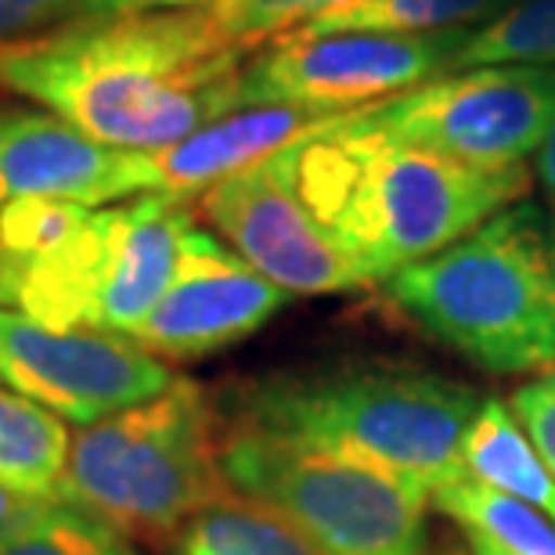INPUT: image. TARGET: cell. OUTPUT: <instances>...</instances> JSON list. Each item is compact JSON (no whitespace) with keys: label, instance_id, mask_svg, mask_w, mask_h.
I'll list each match as a JSON object with an SVG mask.
<instances>
[{"label":"cell","instance_id":"obj_1","mask_svg":"<svg viewBox=\"0 0 555 555\" xmlns=\"http://www.w3.org/2000/svg\"><path fill=\"white\" fill-rule=\"evenodd\" d=\"M253 51L220 37L206 8L65 22L4 43L0 87L33 98L105 149L155 155L238 108Z\"/></svg>","mask_w":555,"mask_h":555},{"label":"cell","instance_id":"obj_2","mask_svg":"<svg viewBox=\"0 0 555 555\" xmlns=\"http://www.w3.org/2000/svg\"><path fill=\"white\" fill-rule=\"evenodd\" d=\"M369 108L282 152L299 198L364 285L390 282L527 195L524 166L494 170L404 144L375 130Z\"/></svg>","mask_w":555,"mask_h":555},{"label":"cell","instance_id":"obj_3","mask_svg":"<svg viewBox=\"0 0 555 555\" xmlns=\"http://www.w3.org/2000/svg\"><path fill=\"white\" fill-rule=\"evenodd\" d=\"M480 397L418 364L364 361L274 372L224 393V422L299 440L433 494L465 476Z\"/></svg>","mask_w":555,"mask_h":555},{"label":"cell","instance_id":"obj_4","mask_svg":"<svg viewBox=\"0 0 555 555\" xmlns=\"http://www.w3.org/2000/svg\"><path fill=\"white\" fill-rule=\"evenodd\" d=\"M429 339L494 375L555 364V231L534 203L491 220L386 282Z\"/></svg>","mask_w":555,"mask_h":555},{"label":"cell","instance_id":"obj_5","mask_svg":"<svg viewBox=\"0 0 555 555\" xmlns=\"http://www.w3.org/2000/svg\"><path fill=\"white\" fill-rule=\"evenodd\" d=\"M228 491L217 412L203 386L173 379L152 401L76 433L62 502L159 545Z\"/></svg>","mask_w":555,"mask_h":555},{"label":"cell","instance_id":"obj_6","mask_svg":"<svg viewBox=\"0 0 555 555\" xmlns=\"http://www.w3.org/2000/svg\"><path fill=\"white\" fill-rule=\"evenodd\" d=\"M220 473L321 555H426L429 494L397 476L235 422L220 429Z\"/></svg>","mask_w":555,"mask_h":555},{"label":"cell","instance_id":"obj_7","mask_svg":"<svg viewBox=\"0 0 555 555\" xmlns=\"http://www.w3.org/2000/svg\"><path fill=\"white\" fill-rule=\"evenodd\" d=\"M465 29L437 37L397 33H318L293 29L263 43L242 69L238 108L299 105L314 113H353L383 98L408 94L448 73Z\"/></svg>","mask_w":555,"mask_h":555},{"label":"cell","instance_id":"obj_8","mask_svg":"<svg viewBox=\"0 0 555 555\" xmlns=\"http://www.w3.org/2000/svg\"><path fill=\"white\" fill-rule=\"evenodd\" d=\"M555 116V69L491 65L448 73L369 108V124L404 144L473 166H524Z\"/></svg>","mask_w":555,"mask_h":555},{"label":"cell","instance_id":"obj_9","mask_svg":"<svg viewBox=\"0 0 555 555\" xmlns=\"http://www.w3.org/2000/svg\"><path fill=\"white\" fill-rule=\"evenodd\" d=\"M177 375L138 339L102 328H54L0 307V383L62 422L94 426L138 408Z\"/></svg>","mask_w":555,"mask_h":555},{"label":"cell","instance_id":"obj_10","mask_svg":"<svg viewBox=\"0 0 555 555\" xmlns=\"http://www.w3.org/2000/svg\"><path fill=\"white\" fill-rule=\"evenodd\" d=\"M198 209L253 271L288 296L364 288V278L299 198L282 152L214 184L198 195Z\"/></svg>","mask_w":555,"mask_h":555},{"label":"cell","instance_id":"obj_11","mask_svg":"<svg viewBox=\"0 0 555 555\" xmlns=\"http://www.w3.org/2000/svg\"><path fill=\"white\" fill-rule=\"evenodd\" d=\"M285 299L288 293L253 271L235 249L192 224L170 288L130 339L155 358H206L263 328Z\"/></svg>","mask_w":555,"mask_h":555},{"label":"cell","instance_id":"obj_12","mask_svg":"<svg viewBox=\"0 0 555 555\" xmlns=\"http://www.w3.org/2000/svg\"><path fill=\"white\" fill-rule=\"evenodd\" d=\"M149 195V159L87 138L54 113H0V209L11 203H73L102 209Z\"/></svg>","mask_w":555,"mask_h":555},{"label":"cell","instance_id":"obj_13","mask_svg":"<svg viewBox=\"0 0 555 555\" xmlns=\"http://www.w3.org/2000/svg\"><path fill=\"white\" fill-rule=\"evenodd\" d=\"M353 113H314V108L299 105L235 108L173 149L144 155L149 159V192H163L188 203L192 195L209 192L214 184L293 149V144L343 127Z\"/></svg>","mask_w":555,"mask_h":555},{"label":"cell","instance_id":"obj_14","mask_svg":"<svg viewBox=\"0 0 555 555\" xmlns=\"http://www.w3.org/2000/svg\"><path fill=\"white\" fill-rule=\"evenodd\" d=\"M462 465L465 476H476V480L519 498L555 527V476L545 469V462L530 448L527 433L519 429V422L498 397H487L465 433Z\"/></svg>","mask_w":555,"mask_h":555},{"label":"cell","instance_id":"obj_15","mask_svg":"<svg viewBox=\"0 0 555 555\" xmlns=\"http://www.w3.org/2000/svg\"><path fill=\"white\" fill-rule=\"evenodd\" d=\"M69 448L73 433L59 415L0 386V480L11 491L62 502Z\"/></svg>","mask_w":555,"mask_h":555},{"label":"cell","instance_id":"obj_16","mask_svg":"<svg viewBox=\"0 0 555 555\" xmlns=\"http://www.w3.org/2000/svg\"><path fill=\"white\" fill-rule=\"evenodd\" d=\"M177 555H321L282 516L228 491L206 505L181 534Z\"/></svg>","mask_w":555,"mask_h":555},{"label":"cell","instance_id":"obj_17","mask_svg":"<svg viewBox=\"0 0 555 555\" xmlns=\"http://www.w3.org/2000/svg\"><path fill=\"white\" fill-rule=\"evenodd\" d=\"M433 505L462 524L465 534H480L508 555H555V527L548 519L476 476L440 487Z\"/></svg>","mask_w":555,"mask_h":555},{"label":"cell","instance_id":"obj_18","mask_svg":"<svg viewBox=\"0 0 555 555\" xmlns=\"http://www.w3.org/2000/svg\"><path fill=\"white\" fill-rule=\"evenodd\" d=\"M516 0H358L350 8H339L332 15H321L299 29L318 33H397V37H437L483 26L498 11H505Z\"/></svg>","mask_w":555,"mask_h":555},{"label":"cell","instance_id":"obj_19","mask_svg":"<svg viewBox=\"0 0 555 555\" xmlns=\"http://www.w3.org/2000/svg\"><path fill=\"white\" fill-rule=\"evenodd\" d=\"M491 65H555V0H516L483 26L465 33L448 73ZM443 73V76H448Z\"/></svg>","mask_w":555,"mask_h":555},{"label":"cell","instance_id":"obj_20","mask_svg":"<svg viewBox=\"0 0 555 555\" xmlns=\"http://www.w3.org/2000/svg\"><path fill=\"white\" fill-rule=\"evenodd\" d=\"M0 555H138L127 534L69 502H43L0 534Z\"/></svg>","mask_w":555,"mask_h":555},{"label":"cell","instance_id":"obj_21","mask_svg":"<svg viewBox=\"0 0 555 555\" xmlns=\"http://www.w3.org/2000/svg\"><path fill=\"white\" fill-rule=\"evenodd\" d=\"M350 4L358 0H214L206 11L228 43L260 51L263 43Z\"/></svg>","mask_w":555,"mask_h":555},{"label":"cell","instance_id":"obj_22","mask_svg":"<svg viewBox=\"0 0 555 555\" xmlns=\"http://www.w3.org/2000/svg\"><path fill=\"white\" fill-rule=\"evenodd\" d=\"M508 412L527 429L530 448L538 451V459L555 476V369L538 375L534 383L519 386L508 397Z\"/></svg>","mask_w":555,"mask_h":555},{"label":"cell","instance_id":"obj_23","mask_svg":"<svg viewBox=\"0 0 555 555\" xmlns=\"http://www.w3.org/2000/svg\"><path fill=\"white\" fill-rule=\"evenodd\" d=\"M76 0H0V48L43 37L51 26L73 18Z\"/></svg>","mask_w":555,"mask_h":555},{"label":"cell","instance_id":"obj_24","mask_svg":"<svg viewBox=\"0 0 555 555\" xmlns=\"http://www.w3.org/2000/svg\"><path fill=\"white\" fill-rule=\"evenodd\" d=\"M214 0H76L69 22H102L130 15H163V11H198Z\"/></svg>","mask_w":555,"mask_h":555},{"label":"cell","instance_id":"obj_25","mask_svg":"<svg viewBox=\"0 0 555 555\" xmlns=\"http://www.w3.org/2000/svg\"><path fill=\"white\" fill-rule=\"evenodd\" d=\"M43 502H37V498H26L18 491H11V487L0 480V534H8L11 527H18L22 519H26L29 513H37Z\"/></svg>","mask_w":555,"mask_h":555},{"label":"cell","instance_id":"obj_26","mask_svg":"<svg viewBox=\"0 0 555 555\" xmlns=\"http://www.w3.org/2000/svg\"><path fill=\"white\" fill-rule=\"evenodd\" d=\"M538 173H541V184H545V192L552 198V231H555V116H552V127L545 141H541L538 149Z\"/></svg>","mask_w":555,"mask_h":555},{"label":"cell","instance_id":"obj_27","mask_svg":"<svg viewBox=\"0 0 555 555\" xmlns=\"http://www.w3.org/2000/svg\"><path fill=\"white\" fill-rule=\"evenodd\" d=\"M469 538V555H508V552H502L498 545H491L487 538H480V534H465Z\"/></svg>","mask_w":555,"mask_h":555},{"label":"cell","instance_id":"obj_28","mask_svg":"<svg viewBox=\"0 0 555 555\" xmlns=\"http://www.w3.org/2000/svg\"><path fill=\"white\" fill-rule=\"evenodd\" d=\"M443 555H462V552H454V548H451V552H443Z\"/></svg>","mask_w":555,"mask_h":555}]
</instances>
